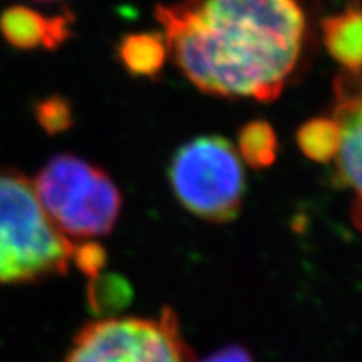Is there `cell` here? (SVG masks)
Returning <instances> with one entry per match:
<instances>
[{
    "mask_svg": "<svg viewBox=\"0 0 362 362\" xmlns=\"http://www.w3.org/2000/svg\"><path fill=\"white\" fill-rule=\"evenodd\" d=\"M72 262L78 265L81 272L90 279H96L101 274V269L106 264V250L94 242H86L83 245L74 248Z\"/></svg>",
    "mask_w": 362,
    "mask_h": 362,
    "instance_id": "13",
    "label": "cell"
},
{
    "mask_svg": "<svg viewBox=\"0 0 362 362\" xmlns=\"http://www.w3.org/2000/svg\"><path fill=\"white\" fill-rule=\"evenodd\" d=\"M116 54L121 67L129 76L156 79L168 57V45L163 33H131L119 39Z\"/></svg>",
    "mask_w": 362,
    "mask_h": 362,
    "instance_id": "9",
    "label": "cell"
},
{
    "mask_svg": "<svg viewBox=\"0 0 362 362\" xmlns=\"http://www.w3.org/2000/svg\"><path fill=\"white\" fill-rule=\"evenodd\" d=\"M296 141L302 155L315 163H330L341 148V129L332 116H319L305 121L297 129Z\"/></svg>",
    "mask_w": 362,
    "mask_h": 362,
    "instance_id": "10",
    "label": "cell"
},
{
    "mask_svg": "<svg viewBox=\"0 0 362 362\" xmlns=\"http://www.w3.org/2000/svg\"><path fill=\"white\" fill-rule=\"evenodd\" d=\"M74 248L45 215L34 181L19 170H0V285L64 275Z\"/></svg>",
    "mask_w": 362,
    "mask_h": 362,
    "instance_id": "2",
    "label": "cell"
},
{
    "mask_svg": "<svg viewBox=\"0 0 362 362\" xmlns=\"http://www.w3.org/2000/svg\"><path fill=\"white\" fill-rule=\"evenodd\" d=\"M332 117L341 129L337 181L354 193L352 220L362 230V72H342L334 81Z\"/></svg>",
    "mask_w": 362,
    "mask_h": 362,
    "instance_id": "6",
    "label": "cell"
},
{
    "mask_svg": "<svg viewBox=\"0 0 362 362\" xmlns=\"http://www.w3.org/2000/svg\"><path fill=\"white\" fill-rule=\"evenodd\" d=\"M74 16L61 12L44 16L25 6H11L0 12V35L8 45L19 51H34L44 47L56 51L72 35Z\"/></svg>",
    "mask_w": 362,
    "mask_h": 362,
    "instance_id": "7",
    "label": "cell"
},
{
    "mask_svg": "<svg viewBox=\"0 0 362 362\" xmlns=\"http://www.w3.org/2000/svg\"><path fill=\"white\" fill-rule=\"evenodd\" d=\"M194 362V361H193ZM198 362H253L252 356L248 354V351L242 346H228L223 349L214 352L203 361Z\"/></svg>",
    "mask_w": 362,
    "mask_h": 362,
    "instance_id": "14",
    "label": "cell"
},
{
    "mask_svg": "<svg viewBox=\"0 0 362 362\" xmlns=\"http://www.w3.org/2000/svg\"><path fill=\"white\" fill-rule=\"evenodd\" d=\"M322 40L329 56L351 74L362 72V7L351 4L322 21Z\"/></svg>",
    "mask_w": 362,
    "mask_h": 362,
    "instance_id": "8",
    "label": "cell"
},
{
    "mask_svg": "<svg viewBox=\"0 0 362 362\" xmlns=\"http://www.w3.org/2000/svg\"><path fill=\"white\" fill-rule=\"evenodd\" d=\"M168 178L176 200L211 223H228L243 206L247 178L237 149L221 136H198L178 148Z\"/></svg>",
    "mask_w": 362,
    "mask_h": 362,
    "instance_id": "4",
    "label": "cell"
},
{
    "mask_svg": "<svg viewBox=\"0 0 362 362\" xmlns=\"http://www.w3.org/2000/svg\"><path fill=\"white\" fill-rule=\"evenodd\" d=\"M33 181L45 215L64 237L89 240L115 230L123 194L98 165L62 153L45 163Z\"/></svg>",
    "mask_w": 362,
    "mask_h": 362,
    "instance_id": "3",
    "label": "cell"
},
{
    "mask_svg": "<svg viewBox=\"0 0 362 362\" xmlns=\"http://www.w3.org/2000/svg\"><path fill=\"white\" fill-rule=\"evenodd\" d=\"M40 2H49V0H40Z\"/></svg>",
    "mask_w": 362,
    "mask_h": 362,
    "instance_id": "15",
    "label": "cell"
},
{
    "mask_svg": "<svg viewBox=\"0 0 362 362\" xmlns=\"http://www.w3.org/2000/svg\"><path fill=\"white\" fill-rule=\"evenodd\" d=\"M34 117L40 126V129L49 136H57L66 133L74 124V111L67 98L61 94H52L34 106Z\"/></svg>",
    "mask_w": 362,
    "mask_h": 362,
    "instance_id": "12",
    "label": "cell"
},
{
    "mask_svg": "<svg viewBox=\"0 0 362 362\" xmlns=\"http://www.w3.org/2000/svg\"><path fill=\"white\" fill-rule=\"evenodd\" d=\"M155 17L185 78L220 98L275 101L304 47L296 0H181Z\"/></svg>",
    "mask_w": 362,
    "mask_h": 362,
    "instance_id": "1",
    "label": "cell"
},
{
    "mask_svg": "<svg viewBox=\"0 0 362 362\" xmlns=\"http://www.w3.org/2000/svg\"><path fill=\"white\" fill-rule=\"evenodd\" d=\"M238 153L253 170H265L274 165L279 153V139L269 121L253 119L240 129Z\"/></svg>",
    "mask_w": 362,
    "mask_h": 362,
    "instance_id": "11",
    "label": "cell"
},
{
    "mask_svg": "<svg viewBox=\"0 0 362 362\" xmlns=\"http://www.w3.org/2000/svg\"><path fill=\"white\" fill-rule=\"evenodd\" d=\"M64 362H193L173 309L156 317H107L76 334Z\"/></svg>",
    "mask_w": 362,
    "mask_h": 362,
    "instance_id": "5",
    "label": "cell"
}]
</instances>
